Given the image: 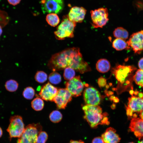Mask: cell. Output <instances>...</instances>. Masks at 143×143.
Here are the masks:
<instances>
[{
  "label": "cell",
  "mask_w": 143,
  "mask_h": 143,
  "mask_svg": "<svg viewBox=\"0 0 143 143\" xmlns=\"http://www.w3.org/2000/svg\"><path fill=\"white\" fill-rule=\"evenodd\" d=\"M140 118L143 120V111L139 114Z\"/></svg>",
  "instance_id": "obj_38"
},
{
  "label": "cell",
  "mask_w": 143,
  "mask_h": 143,
  "mask_svg": "<svg viewBox=\"0 0 143 143\" xmlns=\"http://www.w3.org/2000/svg\"><path fill=\"white\" fill-rule=\"evenodd\" d=\"M58 90L57 87L48 82L41 87L38 95L44 100L53 101Z\"/></svg>",
  "instance_id": "obj_14"
},
{
  "label": "cell",
  "mask_w": 143,
  "mask_h": 143,
  "mask_svg": "<svg viewBox=\"0 0 143 143\" xmlns=\"http://www.w3.org/2000/svg\"><path fill=\"white\" fill-rule=\"evenodd\" d=\"M83 97L86 105H98L100 103L101 94L96 89L93 87H88L85 90Z\"/></svg>",
  "instance_id": "obj_13"
},
{
  "label": "cell",
  "mask_w": 143,
  "mask_h": 143,
  "mask_svg": "<svg viewBox=\"0 0 143 143\" xmlns=\"http://www.w3.org/2000/svg\"><path fill=\"white\" fill-rule=\"evenodd\" d=\"M139 143H143V140Z\"/></svg>",
  "instance_id": "obj_41"
},
{
  "label": "cell",
  "mask_w": 143,
  "mask_h": 143,
  "mask_svg": "<svg viewBox=\"0 0 143 143\" xmlns=\"http://www.w3.org/2000/svg\"><path fill=\"white\" fill-rule=\"evenodd\" d=\"M96 68L99 72L105 73L108 72L110 68V64L109 61L105 59H101L97 62Z\"/></svg>",
  "instance_id": "obj_18"
},
{
  "label": "cell",
  "mask_w": 143,
  "mask_h": 143,
  "mask_svg": "<svg viewBox=\"0 0 143 143\" xmlns=\"http://www.w3.org/2000/svg\"><path fill=\"white\" fill-rule=\"evenodd\" d=\"M113 35L116 38L125 40L128 38L129 33L126 29L123 28L118 27L114 30Z\"/></svg>",
  "instance_id": "obj_20"
},
{
  "label": "cell",
  "mask_w": 143,
  "mask_h": 143,
  "mask_svg": "<svg viewBox=\"0 0 143 143\" xmlns=\"http://www.w3.org/2000/svg\"><path fill=\"white\" fill-rule=\"evenodd\" d=\"M68 66L82 74L91 70L88 64L84 60L78 47L69 48Z\"/></svg>",
  "instance_id": "obj_2"
},
{
  "label": "cell",
  "mask_w": 143,
  "mask_h": 143,
  "mask_svg": "<svg viewBox=\"0 0 143 143\" xmlns=\"http://www.w3.org/2000/svg\"><path fill=\"white\" fill-rule=\"evenodd\" d=\"M136 69V68L133 66L118 64L112 69V72L118 82L123 85L125 83L128 84L126 81L130 84V82L127 81V79L128 77H130Z\"/></svg>",
  "instance_id": "obj_7"
},
{
  "label": "cell",
  "mask_w": 143,
  "mask_h": 143,
  "mask_svg": "<svg viewBox=\"0 0 143 143\" xmlns=\"http://www.w3.org/2000/svg\"><path fill=\"white\" fill-rule=\"evenodd\" d=\"M138 94V96H133L128 98L126 111L129 117H132L134 113L140 114L143 111V93L140 92Z\"/></svg>",
  "instance_id": "obj_8"
},
{
  "label": "cell",
  "mask_w": 143,
  "mask_h": 143,
  "mask_svg": "<svg viewBox=\"0 0 143 143\" xmlns=\"http://www.w3.org/2000/svg\"><path fill=\"white\" fill-rule=\"evenodd\" d=\"M84 118L92 128H96L99 125L109 124L108 114L103 113L102 108L99 105H86L82 107Z\"/></svg>",
  "instance_id": "obj_1"
},
{
  "label": "cell",
  "mask_w": 143,
  "mask_h": 143,
  "mask_svg": "<svg viewBox=\"0 0 143 143\" xmlns=\"http://www.w3.org/2000/svg\"><path fill=\"white\" fill-rule=\"evenodd\" d=\"M49 118L50 121L55 123L60 122L62 118V115L61 113L57 110L52 111L50 114Z\"/></svg>",
  "instance_id": "obj_24"
},
{
  "label": "cell",
  "mask_w": 143,
  "mask_h": 143,
  "mask_svg": "<svg viewBox=\"0 0 143 143\" xmlns=\"http://www.w3.org/2000/svg\"><path fill=\"white\" fill-rule=\"evenodd\" d=\"M72 96L71 93L66 88H59L53 101L56 104L58 109H64L66 107L68 103L72 100Z\"/></svg>",
  "instance_id": "obj_11"
},
{
  "label": "cell",
  "mask_w": 143,
  "mask_h": 143,
  "mask_svg": "<svg viewBox=\"0 0 143 143\" xmlns=\"http://www.w3.org/2000/svg\"><path fill=\"white\" fill-rule=\"evenodd\" d=\"M112 47L117 51H121L124 49L128 50L130 48L128 43L125 40L116 38L112 42Z\"/></svg>",
  "instance_id": "obj_19"
},
{
  "label": "cell",
  "mask_w": 143,
  "mask_h": 143,
  "mask_svg": "<svg viewBox=\"0 0 143 143\" xmlns=\"http://www.w3.org/2000/svg\"><path fill=\"white\" fill-rule=\"evenodd\" d=\"M127 42L135 53H140L143 50V30L133 33Z\"/></svg>",
  "instance_id": "obj_10"
},
{
  "label": "cell",
  "mask_w": 143,
  "mask_h": 143,
  "mask_svg": "<svg viewBox=\"0 0 143 143\" xmlns=\"http://www.w3.org/2000/svg\"><path fill=\"white\" fill-rule=\"evenodd\" d=\"M92 143H104L101 137H98L94 138L92 140Z\"/></svg>",
  "instance_id": "obj_34"
},
{
  "label": "cell",
  "mask_w": 143,
  "mask_h": 143,
  "mask_svg": "<svg viewBox=\"0 0 143 143\" xmlns=\"http://www.w3.org/2000/svg\"><path fill=\"white\" fill-rule=\"evenodd\" d=\"M35 94L34 90L32 87H28L26 88L23 92V95L24 98L28 100L32 99Z\"/></svg>",
  "instance_id": "obj_29"
},
{
  "label": "cell",
  "mask_w": 143,
  "mask_h": 143,
  "mask_svg": "<svg viewBox=\"0 0 143 143\" xmlns=\"http://www.w3.org/2000/svg\"><path fill=\"white\" fill-rule=\"evenodd\" d=\"M128 143H134L133 142H129Z\"/></svg>",
  "instance_id": "obj_42"
},
{
  "label": "cell",
  "mask_w": 143,
  "mask_h": 143,
  "mask_svg": "<svg viewBox=\"0 0 143 143\" xmlns=\"http://www.w3.org/2000/svg\"><path fill=\"white\" fill-rule=\"evenodd\" d=\"M133 80L137 84L143 88V71L137 70L133 76Z\"/></svg>",
  "instance_id": "obj_25"
},
{
  "label": "cell",
  "mask_w": 143,
  "mask_h": 143,
  "mask_svg": "<svg viewBox=\"0 0 143 143\" xmlns=\"http://www.w3.org/2000/svg\"><path fill=\"white\" fill-rule=\"evenodd\" d=\"M130 131L140 140L143 139V120L137 117L136 114L133 115L129 126Z\"/></svg>",
  "instance_id": "obj_15"
},
{
  "label": "cell",
  "mask_w": 143,
  "mask_h": 143,
  "mask_svg": "<svg viewBox=\"0 0 143 143\" xmlns=\"http://www.w3.org/2000/svg\"><path fill=\"white\" fill-rule=\"evenodd\" d=\"M138 66L139 69L143 71V57L139 60L138 63Z\"/></svg>",
  "instance_id": "obj_36"
},
{
  "label": "cell",
  "mask_w": 143,
  "mask_h": 143,
  "mask_svg": "<svg viewBox=\"0 0 143 143\" xmlns=\"http://www.w3.org/2000/svg\"><path fill=\"white\" fill-rule=\"evenodd\" d=\"M75 75V71L73 69L69 67L65 69L63 76L65 80L69 81L72 79L74 77Z\"/></svg>",
  "instance_id": "obj_28"
},
{
  "label": "cell",
  "mask_w": 143,
  "mask_h": 143,
  "mask_svg": "<svg viewBox=\"0 0 143 143\" xmlns=\"http://www.w3.org/2000/svg\"><path fill=\"white\" fill-rule=\"evenodd\" d=\"M69 143H84V142L82 140H71Z\"/></svg>",
  "instance_id": "obj_37"
},
{
  "label": "cell",
  "mask_w": 143,
  "mask_h": 143,
  "mask_svg": "<svg viewBox=\"0 0 143 143\" xmlns=\"http://www.w3.org/2000/svg\"><path fill=\"white\" fill-rule=\"evenodd\" d=\"M10 124L6 129L9 135L10 141L13 138H19L23 133L25 125L22 118L19 115H15L10 117Z\"/></svg>",
  "instance_id": "obj_5"
},
{
  "label": "cell",
  "mask_w": 143,
  "mask_h": 143,
  "mask_svg": "<svg viewBox=\"0 0 143 143\" xmlns=\"http://www.w3.org/2000/svg\"><path fill=\"white\" fill-rule=\"evenodd\" d=\"M40 3L43 13L58 14L64 7L63 0H41Z\"/></svg>",
  "instance_id": "obj_9"
},
{
  "label": "cell",
  "mask_w": 143,
  "mask_h": 143,
  "mask_svg": "<svg viewBox=\"0 0 143 143\" xmlns=\"http://www.w3.org/2000/svg\"><path fill=\"white\" fill-rule=\"evenodd\" d=\"M35 81L39 83H43L46 82L47 79V74L43 71H38L36 73L35 76Z\"/></svg>",
  "instance_id": "obj_30"
},
{
  "label": "cell",
  "mask_w": 143,
  "mask_h": 143,
  "mask_svg": "<svg viewBox=\"0 0 143 143\" xmlns=\"http://www.w3.org/2000/svg\"><path fill=\"white\" fill-rule=\"evenodd\" d=\"M98 83L99 86L103 87L106 84V79L103 77H100L98 80Z\"/></svg>",
  "instance_id": "obj_33"
},
{
  "label": "cell",
  "mask_w": 143,
  "mask_h": 143,
  "mask_svg": "<svg viewBox=\"0 0 143 143\" xmlns=\"http://www.w3.org/2000/svg\"><path fill=\"white\" fill-rule=\"evenodd\" d=\"M48 137L47 133L45 131H42L38 136L36 143H46Z\"/></svg>",
  "instance_id": "obj_31"
},
{
  "label": "cell",
  "mask_w": 143,
  "mask_h": 143,
  "mask_svg": "<svg viewBox=\"0 0 143 143\" xmlns=\"http://www.w3.org/2000/svg\"><path fill=\"white\" fill-rule=\"evenodd\" d=\"M116 132V130L112 127L107 128L101 136L104 143H118L121 138Z\"/></svg>",
  "instance_id": "obj_17"
},
{
  "label": "cell",
  "mask_w": 143,
  "mask_h": 143,
  "mask_svg": "<svg viewBox=\"0 0 143 143\" xmlns=\"http://www.w3.org/2000/svg\"><path fill=\"white\" fill-rule=\"evenodd\" d=\"M9 20V17L7 12L0 9V26L2 27L5 26Z\"/></svg>",
  "instance_id": "obj_27"
},
{
  "label": "cell",
  "mask_w": 143,
  "mask_h": 143,
  "mask_svg": "<svg viewBox=\"0 0 143 143\" xmlns=\"http://www.w3.org/2000/svg\"><path fill=\"white\" fill-rule=\"evenodd\" d=\"M42 130V127L39 123L28 125L16 143H36L38 136Z\"/></svg>",
  "instance_id": "obj_4"
},
{
  "label": "cell",
  "mask_w": 143,
  "mask_h": 143,
  "mask_svg": "<svg viewBox=\"0 0 143 143\" xmlns=\"http://www.w3.org/2000/svg\"><path fill=\"white\" fill-rule=\"evenodd\" d=\"M48 79L49 82L51 84H57L61 81V75L56 72H53L49 75Z\"/></svg>",
  "instance_id": "obj_26"
},
{
  "label": "cell",
  "mask_w": 143,
  "mask_h": 143,
  "mask_svg": "<svg viewBox=\"0 0 143 143\" xmlns=\"http://www.w3.org/2000/svg\"><path fill=\"white\" fill-rule=\"evenodd\" d=\"M46 20L48 24L53 27L57 25L60 21V19L57 14L51 13L47 14Z\"/></svg>",
  "instance_id": "obj_21"
},
{
  "label": "cell",
  "mask_w": 143,
  "mask_h": 143,
  "mask_svg": "<svg viewBox=\"0 0 143 143\" xmlns=\"http://www.w3.org/2000/svg\"><path fill=\"white\" fill-rule=\"evenodd\" d=\"M19 86L17 82L13 79H10L7 81L5 83V87L7 91L13 92L16 91Z\"/></svg>",
  "instance_id": "obj_23"
},
{
  "label": "cell",
  "mask_w": 143,
  "mask_h": 143,
  "mask_svg": "<svg viewBox=\"0 0 143 143\" xmlns=\"http://www.w3.org/2000/svg\"><path fill=\"white\" fill-rule=\"evenodd\" d=\"M7 1L10 4L15 6L19 4L21 0H7Z\"/></svg>",
  "instance_id": "obj_35"
},
{
  "label": "cell",
  "mask_w": 143,
  "mask_h": 143,
  "mask_svg": "<svg viewBox=\"0 0 143 143\" xmlns=\"http://www.w3.org/2000/svg\"><path fill=\"white\" fill-rule=\"evenodd\" d=\"M86 12V10L83 7L74 6L70 9L68 16L71 21L76 23H81L84 18Z\"/></svg>",
  "instance_id": "obj_16"
},
{
  "label": "cell",
  "mask_w": 143,
  "mask_h": 143,
  "mask_svg": "<svg viewBox=\"0 0 143 143\" xmlns=\"http://www.w3.org/2000/svg\"><path fill=\"white\" fill-rule=\"evenodd\" d=\"M31 104L32 108L36 111L42 110L44 105L43 101L39 97H37L34 99L32 101Z\"/></svg>",
  "instance_id": "obj_22"
},
{
  "label": "cell",
  "mask_w": 143,
  "mask_h": 143,
  "mask_svg": "<svg viewBox=\"0 0 143 143\" xmlns=\"http://www.w3.org/2000/svg\"><path fill=\"white\" fill-rule=\"evenodd\" d=\"M76 25V23L69 20L68 15L63 16L61 24L54 32L56 38L59 40H62L66 38H73Z\"/></svg>",
  "instance_id": "obj_3"
},
{
  "label": "cell",
  "mask_w": 143,
  "mask_h": 143,
  "mask_svg": "<svg viewBox=\"0 0 143 143\" xmlns=\"http://www.w3.org/2000/svg\"><path fill=\"white\" fill-rule=\"evenodd\" d=\"M132 5L137 11L143 10V0H135L133 2Z\"/></svg>",
  "instance_id": "obj_32"
},
{
  "label": "cell",
  "mask_w": 143,
  "mask_h": 143,
  "mask_svg": "<svg viewBox=\"0 0 143 143\" xmlns=\"http://www.w3.org/2000/svg\"><path fill=\"white\" fill-rule=\"evenodd\" d=\"M92 25L95 28H102L109 21L108 13L106 8L101 7L90 12Z\"/></svg>",
  "instance_id": "obj_6"
},
{
  "label": "cell",
  "mask_w": 143,
  "mask_h": 143,
  "mask_svg": "<svg viewBox=\"0 0 143 143\" xmlns=\"http://www.w3.org/2000/svg\"><path fill=\"white\" fill-rule=\"evenodd\" d=\"M66 88L72 96L77 97L80 96L83 90L84 85L79 76L74 77L65 83Z\"/></svg>",
  "instance_id": "obj_12"
},
{
  "label": "cell",
  "mask_w": 143,
  "mask_h": 143,
  "mask_svg": "<svg viewBox=\"0 0 143 143\" xmlns=\"http://www.w3.org/2000/svg\"><path fill=\"white\" fill-rule=\"evenodd\" d=\"M2 26H0V36L2 34Z\"/></svg>",
  "instance_id": "obj_40"
},
{
  "label": "cell",
  "mask_w": 143,
  "mask_h": 143,
  "mask_svg": "<svg viewBox=\"0 0 143 143\" xmlns=\"http://www.w3.org/2000/svg\"><path fill=\"white\" fill-rule=\"evenodd\" d=\"M3 134L2 130L1 127H0V138H1Z\"/></svg>",
  "instance_id": "obj_39"
}]
</instances>
